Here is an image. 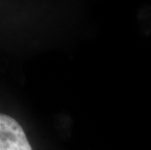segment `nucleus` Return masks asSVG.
Listing matches in <instances>:
<instances>
[{"mask_svg":"<svg viewBox=\"0 0 151 150\" xmlns=\"http://www.w3.org/2000/svg\"><path fill=\"white\" fill-rule=\"evenodd\" d=\"M0 150H32L22 126L3 113H0Z\"/></svg>","mask_w":151,"mask_h":150,"instance_id":"obj_1","label":"nucleus"}]
</instances>
